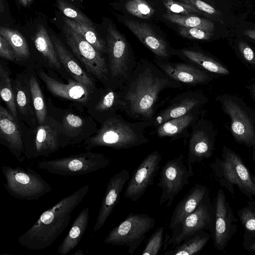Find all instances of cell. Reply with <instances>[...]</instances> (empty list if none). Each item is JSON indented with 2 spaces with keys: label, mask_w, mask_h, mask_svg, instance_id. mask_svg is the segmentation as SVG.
<instances>
[{
  "label": "cell",
  "mask_w": 255,
  "mask_h": 255,
  "mask_svg": "<svg viewBox=\"0 0 255 255\" xmlns=\"http://www.w3.org/2000/svg\"><path fill=\"white\" fill-rule=\"evenodd\" d=\"M182 86V83L164 73L155 63L140 60L120 89L124 105L122 112L134 121L152 122L162 92Z\"/></svg>",
  "instance_id": "6da1fadb"
},
{
  "label": "cell",
  "mask_w": 255,
  "mask_h": 255,
  "mask_svg": "<svg viewBox=\"0 0 255 255\" xmlns=\"http://www.w3.org/2000/svg\"><path fill=\"white\" fill-rule=\"evenodd\" d=\"M90 187H81L43 212L35 224L18 238L19 244L30 250L51 246L68 225L72 213L86 196Z\"/></svg>",
  "instance_id": "7a4b0ae2"
},
{
  "label": "cell",
  "mask_w": 255,
  "mask_h": 255,
  "mask_svg": "<svg viewBox=\"0 0 255 255\" xmlns=\"http://www.w3.org/2000/svg\"><path fill=\"white\" fill-rule=\"evenodd\" d=\"M151 126V122H131L117 114L104 122L97 133L85 141L86 148L104 146L123 149L138 146L149 142L144 132Z\"/></svg>",
  "instance_id": "3957f363"
},
{
  "label": "cell",
  "mask_w": 255,
  "mask_h": 255,
  "mask_svg": "<svg viewBox=\"0 0 255 255\" xmlns=\"http://www.w3.org/2000/svg\"><path fill=\"white\" fill-rule=\"evenodd\" d=\"M210 166L221 186L232 194L234 186L250 199H255V179L239 154L224 147L221 157L216 158Z\"/></svg>",
  "instance_id": "277c9868"
},
{
  "label": "cell",
  "mask_w": 255,
  "mask_h": 255,
  "mask_svg": "<svg viewBox=\"0 0 255 255\" xmlns=\"http://www.w3.org/2000/svg\"><path fill=\"white\" fill-rule=\"evenodd\" d=\"M105 41L109 71L107 86L120 89L130 77L137 61L126 37L114 25H109Z\"/></svg>",
  "instance_id": "5b68a950"
},
{
  "label": "cell",
  "mask_w": 255,
  "mask_h": 255,
  "mask_svg": "<svg viewBox=\"0 0 255 255\" xmlns=\"http://www.w3.org/2000/svg\"><path fill=\"white\" fill-rule=\"evenodd\" d=\"M5 179L3 187L13 197L21 200H37L52 191V187L41 175L30 167L3 165Z\"/></svg>",
  "instance_id": "8992f818"
},
{
  "label": "cell",
  "mask_w": 255,
  "mask_h": 255,
  "mask_svg": "<svg viewBox=\"0 0 255 255\" xmlns=\"http://www.w3.org/2000/svg\"><path fill=\"white\" fill-rule=\"evenodd\" d=\"M111 160L104 154L90 151L61 158L44 160L37 168L54 175L68 177L85 175L109 165Z\"/></svg>",
  "instance_id": "52a82bcc"
},
{
  "label": "cell",
  "mask_w": 255,
  "mask_h": 255,
  "mask_svg": "<svg viewBox=\"0 0 255 255\" xmlns=\"http://www.w3.org/2000/svg\"><path fill=\"white\" fill-rule=\"evenodd\" d=\"M157 185L161 189L159 206L170 207L183 187L188 185L193 175L191 164L183 154L170 160L162 166L159 172Z\"/></svg>",
  "instance_id": "ba28073f"
},
{
  "label": "cell",
  "mask_w": 255,
  "mask_h": 255,
  "mask_svg": "<svg viewBox=\"0 0 255 255\" xmlns=\"http://www.w3.org/2000/svg\"><path fill=\"white\" fill-rule=\"evenodd\" d=\"M155 224V219L147 214L130 213L112 229L104 242L116 246H126L132 255Z\"/></svg>",
  "instance_id": "9c48e42d"
},
{
  "label": "cell",
  "mask_w": 255,
  "mask_h": 255,
  "mask_svg": "<svg viewBox=\"0 0 255 255\" xmlns=\"http://www.w3.org/2000/svg\"><path fill=\"white\" fill-rule=\"evenodd\" d=\"M215 209L214 210L209 196V192L196 209L182 222L176 226L171 234H167L164 242L163 250L170 245L173 248L182 241L196 233L204 231H213L214 226Z\"/></svg>",
  "instance_id": "30bf717a"
},
{
  "label": "cell",
  "mask_w": 255,
  "mask_h": 255,
  "mask_svg": "<svg viewBox=\"0 0 255 255\" xmlns=\"http://www.w3.org/2000/svg\"><path fill=\"white\" fill-rule=\"evenodd\" d=\"M63 31L71 49L86 70L107 85L109 71L102 54L66 24L63 26Z\"/></svg>",
  "instance_id": "8fae6325"
},
{
  "label": "cell",
  "mask_w": 255,
  "mask_h": 255,
  "mask_svg": "<svg viewBox=\"0 0 255 255\" xmlns=\"http://www.w3.org/2000/svg\"><path fill=\"white\" fill-rule=\"evenodd\" d=\"M162 160L157 150L148 154L134 170L129 179L124 193L125 198L137 202L153 184L154 178L159 171Z\"/></svg>",
  "instance_id": "7c38bea8"
},
{
  "label": "cell",
  "mask_w": 255,
  "mask_h": 255,
  "mask_svg": "<svg viewBox=\"0 0 255 255\" xmlns=\"http://www.w3.org/2000/svg\"><path fill=\"white\" fill-rule=\"evenodd\" d=\"M237 220L222 189L216 197L213 240L215 248L223 251L237 230Z\"/></svg>",
  "instance_id": "4fadbf2b"
},
{
  "label": "cell",
  "mask_w": 255,
  "mask_h": 255,
  "mask_svg": "<svg viewBox=\"0 0 255 255\" xmlns=\"http://www.w3.org/2000/svg\"><path fill=\"white\" fill-rule=\"evenodd\" d=\"M60 131L52 122H44L38 127L32 139L23 142L24 156L27 159L48 156L60 147Z\"/></svg>",
  "instance_id": "5bb4252c"
},
{
  "label": "cell",
  "mask_w": 255,
  "mask_h": 255,
  "mask_svg": "<svg viewBox=\"0 0 255 255\" xmlns=\"http://www.w3.org/2000/svg\"><path fill=\"white\" fill-rule=\"evenodd\" d=\"M129 179V172L125 168L110 179L94 226L93 232L98 231L103 226L118 204L121 194Z\"/></svg>",
  "instance_id": "9a60e30c"
},
{
  "label": "cell",
  "mask_w": 255,
  "mask_h": 255,
  "mask_svg": "<svg viewBox=\"0 0 255 255\" xmlns=\"http://www.w3.org/2000/svg\"><path fill=\"white\" fill-rule=\"evenodd\" d=\"M124 23L154 54L156 59L168 60L170 58L171 49L149 24L132 19H124Z\"/></svg>",
  "instance_id": "2e32d148"
},
{
  "label": "cell",
  "mask_w": 255,
  "mask_h": 255,
  "mask_svg": "<svg viewBox=\"0 0 255 255\" xmlns=\"http://www.w3.org/2000/svg\"><path fill=\"white\" fill-rule=\"evenodd\" d=\"M224 111L231 119V129L235 139L247 145L255 144V132L247 113L234 101L225 99L222 102Z\"/></svg>",
  "instance_id": "e0dca14e"
},
{
  "label": "cell",
  "mask_w": 255,
  "mask_h": 255,
  "mask_svg": "<svg viewBox=\"0 0 255 255\" xmlns=\"http://www.w3.org/2000/svg\"><path fill=\"white\" fill-rule=\"evenodd\" d=\"M202 102L201 95L197 92L182 93L173 98L166 107L156 114L152 121V126L156 128L167 121L182 116L201 106Z\"/></svg>",
  "instance_id": "ac0fdd59"
},
{
  "label": "cell",
  "mask_w": 255,
  "mask_h": 255,
  "mask_svg": "<svg viewBox=\"0 0 255 255\" xmlns=\"http://www.w3.org/2000/svg\"><path fill=\"white\" fill-rule=\"evenodd\" d=\"M154 63L175 80L191 85L203 84L209 80L208 74L198 67L186 62L154 60Z\"/></svg>",
  "instance_id": "d6986e66"
},
{
  "label": "cell",
  "mask_w": 255,
  "mask_h": 255,
  "mask_svg": "<svg viewBox=\"0 0 255 255\" xmlns=\"http://www.w3.org/2000/svg\"><path fill=\"white\" fill-rule=\"evenodd\" d=\"M12 116L2 105L0 107L1 142L5 145L19 162L25 158L21 133Z\"/></svg>",
  "instance_id": "ffe728a7"
},
{
  "label": "cell",
  "mask_w": 255,
  "mask_h": 255,
  "mask_svg": "<svg viewBox=\"0 0 255 255\" xmlns=\"http://www.w3.org/2000/svg\"><path fill=\"white\" fill-rule=\"evenodd\" d=\"M38 75L47 90L54 96L81 103L89 99L92 90L76 81L71 80L68 84H64L43 71L38 72Z\"/></svg>",
  "instance_id": "44dd1931"
},
{
  "label": "cell",
  "mask_w": 255,
  "mask_h": 255,
  "mask_svg": "<svg viewBox=\"0 0 255 255\" xmlns=\"http://www.w3.org/2000/svg\"><path fill=\"white\" fill-rule=\"evenodd\" d=\"M189 135L187 159L191 164L201 162L212 156L213 142L208 133L195 123Z\"/></svg>",
  "instance_id": "7402d4cb"
},
{
  "label": "cell",
  "mask_w": 255,
  "mask_h": 255,
  "mask_svg": "<svg viewBox=\"0 0 255 255\" xmlns=\"http://www.w3.org/2000/svg\"><path fill=\"white\" fill-rule=\"evenodd\" d=\"M198 110V107H196L182 116L171 119L159 125L156 127V135L160 138H169L170 140L187 138L190 134L188 129L197 120Z\"/></svg>",
  "instance_id": "603a6c76"
},
{
  "label": "cell",
  "mask_w": 255,
  "mask_h": 255,
  "mask_svg": "<svg viewBox=\"0 0 255 255\" xmlns=\"http://www.w3.org/2000/svg\"><path fill=\"white\" fill-rule=\"evenodd\" d=\"M209 192L206 186L195 183L173 211L168 225L169 230H172L192 213Z\"/></svg>",
  "instance_id": "cb8c5ba5"
},
{
  "label": "cell",
  "mask_w": 255,
  "mask_h": 255,
  "mask_svg": "<svg viewBox=\"0 0 255 255\" xmlns=\"http://www.w3.org/2000/svg\"><path fill=\"white\" fill-rule=\"evenodd\" d=\"M50 37L61 63L75 81L91 90L94 89L95 85L92 78L81 67L63 43L54 35Z\"/></svg>",
  "instance_id": "d4e9b609"
},
{
  "label": "cell",
  "mask_w": 255,
  "mask_h": 255,
  "mask_svg": "<svg viewBox=\"0 0 255 255\" xmlns=\"http://www.w3.org/2000/svg\"><path fill=\"white\" fill-rule=\"evenodd\" d=\"M171 54L178 56L184 62L192 64L206 70L223 75H228L229 71L221 63L201 51L184 48L178 50H171Z\"/></svg>",
  "instance_id": "484cf974"
},
{
  "label": "cell",
  "mask_w": 255,
  "mask_h": 255,
  "mask_svg": "<svg viewBox=\"0 0 255 255\" xmlns=\"http://www.w3.org/2000/svg\"><path fill=\"white\" fill-rule=\"evenodd\" d=\"M89 221V208L81 211L74 220L68 233L59 245L57 254L66 255L78 245L85 234Z\"/></svg>",
  "instance_id": "4316f807"
},
{
  "label": "cell",
  "mask_w": 255,
  "mask_h": 255,
  "mask_svg": "<svg viewBox=\"0 0 255 255\" xmlns=\"http://www.w3.org/2000/svg\"><path fill=\"white\" fill-rule=\"evenodd\" d=\"M17 110L26 117L33 116V106L30 91L29 81L21 74L12 82Z\"/></svg>",
  "instance_id": "83f0119b"
},
{
  "label": "cell",
  "mask_w": 255,
  "mask_h": 255,
  "mask_svg": "<svg viewBox=\"0 0 255 255\" xmlns=\"http://www.w3.org/2000/svg\"><path fill=\"white\" fill-rule=\"evenodd\" d=\"M210 235L204 230L199 231L170 249L164 255H193L200 252L210 240Z\"/></svg>",
  "instance_id": "f1b7e54d"
},
{
  "label": "cell",
  "mask_w": 255,
  "mask_h": 255,
  "mask_svg": "<svg viewBox=\"0 0 255 255\" xmlns=\"http://www.w3.org/2000/svg\"><path fill=\"white\" fill-rule=\"evenodd\" d=\"M33 41L36 49L47 59L49 64L55 68L59 69L61 68V62L51 37L42 25L38 26L34 35Z\"/></svg>",
  "instance_id": "f546056e"
},
{
  "label": "cell",
  "mask_w": 255,
  "mask_h": 255,
  "mask_svg": "<svg viewBox=\"0 0 255 255\" xmlns=\"http://www.w3.org/2000/svg\"><path fill=\"white\" fill-rule=\"evenodd\" d=\"M123 106L120 90L108 87L97 104L95 110L105 113L107 120L118 114V111H123Z\"/></svg>",
  "instance_id": "4dcf8cb0"
},
{
  "label": "cell",
  "mask_w": 255,
  "mask_h": 255,
  "mask_svg": "<svg viewBox=\"0 0 255 255\" xmlns=\"http://www.w3.org/2000/svg\"><path fill=\"white\" fill-rule=\"evenodd\" d=\"M63 19L65 24L80 34L100 53L102 55L107 54L106 41L100 37L93 26L78 22L66 16H64Z\"/></svg>",
  "instance_id": "1f68e13d"
},
{
  "label": "cell",
  "mask_w": 255,
  "mask_h": 255,
  "mask_svg": "<svg viewBox=\"0 0 255 255\" xmlns=\"http://www.w3.org/2000/svg\"><path fill=\"white\" fill-rule=\"evenodd\" d=\"M163 17L178 26L198 28L212 33L215 30V24L213 21L193 14L181 15L168 12L163 15Z\"/></svg>",
  "instance_id": "d6a6232c"
},
{
  "label": "cell",
  "mask_w": 255,
  "mask_h": 255,
  "mask_svg": "<svg viewBox=\"0 0 255 255\" xmlns=\"http://www.w3.org/2000/svg\"><path fill=\"white\" fill-rule=\"evenodd\" d=\"M0 35L9 42L12 47L17 60H24L29 56L28 44L24 36L17 30L1 26Z\"/></svg>",
  "instance_id": "836d02e7"
},
{
  "label": "cell",
  "mask_w": 255,
  "mask_h": 255,
  "mask_svg": "<svg viewBox=\"0 0 255 255\" xmlns=\"http://www.w3.org/2000/svg\"><path fill=\"white\" fill-rule=\"evenodd\" d=\"M0 91L2 100L6 105L9 113L17 124V109L12 82L8 73L1 65L0 67Z\"/></svg>",
  "instance_id": "e575fe53"
},
{
  "label": "cell",
  "mask_w": 255,
  "mask_h": 255,
  "mask_svg": "<svg viewBox=\"0 0 255 255\" xmlns=\"http://www.w3.org/2000/svg\"><path fill=\"white\" fill-rule=\"evenodd\" d=\"M28 81L34 113L39 125H42L45 122L47 115L43 96L35 77L31 75Z\"/></svg>",
  "instance_id": "d590c367"
},
{
  "label": "cell",
  "mask_w": 255,
  "mask_h": 255,
  "mask_svg": "<svg viewBox=\"0 0 255 255\" xmlns=\"http://www.w3.org/2000/svg\"><path fill=\"white\" fill-rule=\"evenodd\" d=\"M56 6L65 16L79 23L93 26V22L83 12L66 0H56Z\"/></svg>",
  "instance_id": "8d00e7d4"
},
{
  "label": "cell",
  "mask_w": 255,
  "mask_h": 255,
  "mask_svg": "<svg viewBox=\"0 0 255 255\" xmlns=\"http://www.w3.org/2000/svg\"><path fill=\"white\" fill-rule=\"evenodd\" d=\"M125 9L131 15L140 18H149L154 10L144 0H128L125 4Z\"/></svg>",
  "instance_id": "74e56055"
},
{
  "label": "cell",
  "mask_w": 255,
  "mask_h": 255,
  "mask_svg": "<svg viewBox=\"0 0 255 255\" xmlns=\"http://www.w3.org/2000/svg\"><path fill=\"white\" fill-rule=\"evenodd\" d=\"M245 232L255 233V204L248 202L237 212Z\"/></svg>",
  "instance_id": "f35d334b"
},
{
  "label": "cell",
  "mask_w": 255,
  "mask_h": 255,
  "mask_svg": "<svg viewBox=\"0 0 255 255\" xmlns=\"http://www.w3.org/2000/svg\"><path fill=\"white\" fill-rule=\"evenodd\" d=\"M162 1L169 12L181 15L195 14L206 15L190 4L183 1L174 0H162Z\"/></svg>",
  "instance_id": "ab89813d"
},
{
  "label": "cell",
  "mask_w": 255,
  "mask_h": 255,
  "mask_svg": "<svg viewBox=\"0 0 255 255\" xmlns=\"http://www.w3.org/2000/svg\"><path fill=\"white\" fill-rule=\"evenodd\" d=\"M164 227H160L150 236L142 250V255H157L164 245Z\"/></svg>",
  "instance_id": "60d3db41"
},
{
  "label": "cell",
  "mask_w": 255,
  "mask_h": 255,
  "mask_svg": "<svg viewBox=\"0 0 255 255\" xmlns=\"http://www.w3.org/2000/svg\"><path fill=\"white\" fill-rule=\"evenodd\" d=\"M84 124L83 120L79 116L69 114L62 120V127L64 133L68 137L74 138L80 132Z\"/></svg>",
  "instance_id": "b9f144b4"
},
{
  "label": "cell",
  "mask_w": 255,
  "mask_h": 255,
  "mask_svg": "<svg viewBox=\"0 0 255 255\" xmlns=\"http://www.w3.org/2000/svg\"><path fill=\"white\" fill-rule=\"evenodd\" d=\"M178 31L182 37L193 40H207L214 35L213 33L198 28L178 26Z\"/></svg>",
  "instance_id": "7bdbcfd3"
},
{
  "label": "cell",
  "mask_w": 255,
  "mask_h": 255,
  "mask_svg": "<svg viewBox=\"0 0 255 255\" xmlns=\"http://www.w3.org/2000/svg\"><path fill=\"white\" fill-rule=\"evenodd\" d=\"M179 0L190 4L206 14L211 15L215 16V15L219 14V12L215 9L214 7L202 0Z\"/></svg>",
  "instance_id": "ee69618b"
},
{
  "label": "cell",
  "mask_w": 255,
  "mask_h": 255,
  "mask_svg": "<svg viewBox=\"0 0 255 255\" xmlns=\"http://www.w3.org/2000/svg\"><path fill=\"white\" fill-rule=\"evenodd\" d=\"M238 49L244 59L251 64L255 63V53L251 46L244 40H238Z\"/></svg>",
  "instance_id": "f6af8a7d"
},
{
  "label": "cell",
  "mask_w": 255,
  "mask_h": 255,
  "mask_svg": "<svg viewBox=\"0 0 255 255\" xmlns=\"http://www.w3.org/2000/svg\"><path fill=\"white\" fill-rule=\"evenodd\" d=\"M0 56L1 58L9 60L15 59L14 52L9 42L0 35Z\"/></svg>",
  "instance_id": "bcb514c9"
},
{
  "label": "cell",
  "mask_w": 255,
  "mask_h": 255,
  "mask_svg": "<svg viewBox=\"0 0 255 255\" xmlns=\"http://www.w3.org/2000/svg\"><path fill=\"white\" fill-rule=\"evenodd\" d=\"M243 246L247 251L255 252V233L244 232Z\"/></svg>",
  "instance_id": "7dc6e473"
},
{
  "label": "cell",
  "mask_w": 255,
  "mask_h": 255,
  "mask_svg": "<svg viewBox=\"0 0 255 255\" xmlns=\"http://www.w3.org/2000/svg\"><path fill=\"white\" fill-rule=\"evenodd\" d=\"M240 36L246 38L249 40H252L255 42V28H246L241 30L239 32Z\"/></svg>",
  "instance_id": "c3c4849f"
},
{
  "label": "cell",
  "mask_w": 255,
  "mask_h": 255,
  "mask_svg": "<svg viewBox=\"0 0 255 255\" xmlns=\"http://www.w3.org/2000/svg\"><path fill=\"white\" fill-rule=\"evenodd\" d=\"M18 3L23 7H26L30 6L33 0H17Z\"/></svg>",
  "instance_id": "681fc988"
},
{
  "label": "cell",
  "mask_w": 255,
  "mask_h": 255,
  "mask_svg": "<svg viewBox=\"0 0 255 255\" xmlns=\"http://www.w3.org/2000/svg\"><path fill=\"white\" fill-rule=\"evenodd\" d=\"M72 255H84V253H83V252L82 250H79L77 251H76V252L72 254Z\"/></svg>",
  "instance_id": "f907efd6"
},
{
  "label": "cell",
  "mask_w": 255,
  "mask_h": 255,
  "mask_svg": "<svg viewBox=\"0 0 255 255\" xmlns=\"http://www.w3.org/2000/svg\"><path fill=\"white\" fill-rule=\"evenodd\" d=\"M254 145H255V148H254V154H253V161H254V163L255 165V144Z\"/></svg>",
  "instance_id": "816d5d0a"
},
{
  "label": "cell",
  "mask_w": 255,
  "mask_h": 255,
  "mask_svg": "<svg viewBox=\"0 0 255 255\" xmlns=\"http://www.w3.org/2000/svg\"><path fill=\"white\" fill-rule=\"evenodd\" d=\"M252 92H253V93L254 94V96H255V85L254 86Z\"/></svg>",
  "instance_id": "f5cc1de1"
},
{
  "label": "cell",
  "mask_w": 255,
  "mask_h": 255,
  "mask_svg": "<svg viewBox=\"0 0 255 255\" xmlns=\"http://www.w3.org/2000/svg\"><path fill=\"white\" fill-rule=\"evenodd\" d=\"M254 15H255V12H254Z\"/></svg>",
  "instance_id": "db71d44e"
},
{
  "label": "cell",
  "mask_w": 255,
  "mask_h": 255,
  "mask_svg": "<svg viewBox=\"0 0 255 255\" xmlns=\"http://www.w3.org/2000/svg\"><path fill=\"white\" fill-rule=\"evenodd\" d=\"M44 0V1H46V0Z\"/></svg>",
  "instance_id": "11a10c76"
},
{
  "label": "cell",
  "mask_w": 255,
  "mask_h": 255,
  "mask_svg": "<svg viewBox=\"0 0 255 255\" xmlns=\"http://www.w3.org/2000/svg\"></svg>",
  "instance_id": "9f6ffc18"
}]
</instances>
